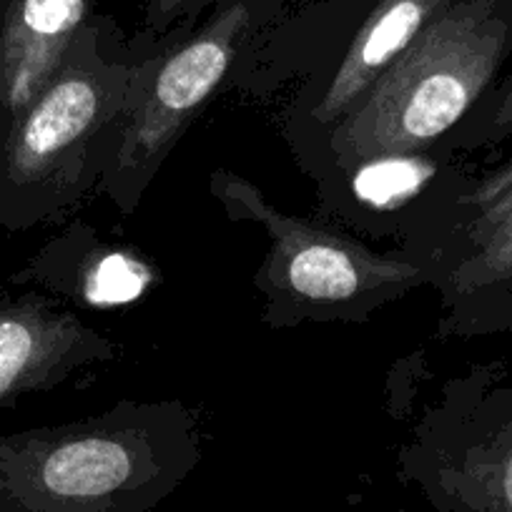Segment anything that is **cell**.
<instances>
[{
	"label": "cell",
	"mask_w": 512,
	"mask_h": 512,
	"mask_svg": "<svg viewBox=\"0 0 512 512\" xmlns=\"http://www.w3.org/2000/svg\"><path fill=\"white\" fill-rule=\"evenodd\" d=\"M204 457V420L176 397L0 435V512H151Z\"/></svg>",
	"instance_id": "1"
},
{
	"label": "cell",
	"mask_w": 512,
	"mask_h": 512,
	"mask_svg": "<svg viewBox=\"0 0 512 512\" xmlns=\"http://www.w3.org/2000/svg\"><path fill=\"white\" fill-rule=\"evenodd\" d=\"M512 56V0H452L327 136L314 186L379 161L440 151Z\"/></svg>",
	"instance_id": "2"
},
{
	"label": "cell",
	"mask_w": 512,
	"mask_h": 512,
	"mask_svg": "<svg viewBox=\"0 0 512 512\" xmlns=\"http://www.w3.org/2000/svg\"><path fill=\"white\" fill-rule=\"evenodd\" d=\"M164 38L121 46L86 26L0 144V226L28 231L98 196L111 139Z\"/></svg>",
	"instance_id": "3"
},
{
	"label": "cell",
	"mask_w": 512,
	"mask_h": 512,
	"mask_svg": "<svg viewBox=\"0 0 512 512\" xmlns=\"http://www.w3.org/2000/svg\"><path fill=\"white\" fill-rule=\"evenodd\" d=\"M209 191L226 219L259 224L267 234V254L254 274L267 327L367 322L387 304L432 284L425 251H374L334 221L287 214L236 171H211Z\"/></svg>",
	"instance_id": "4"
},
{
	"label": "cell",
	"mask_w": 512,
	"mask_h": 512,
	"mask_svg": "<svg viewBox=\"0 0 512 512\" xmlns=\"http://www.w3.org/2000/svg\"><path fill=\"white\" fill-rule=\"evenodd\" d=\"M254 28L249 0H229L186 38L161 41L113 134L98 186V196H106L118 214L131 216L139 209L186 128L216 93L229 88Z\"/></svg>",
	"instance_id": "5"
},
{
	"label": "cell",
	"mask_w": 512,
	"mask_h": 512,
	"mask_svg": "<svg viewBox=\"0 0 512 512\" xmlns=\"http://www.w3.org/2000/svg\"><path fill=\"white\" fill-rule=\"evenodd\" d=\"M397 472L437 512H512V362L447 377L412 420Z\"/></svg>",
	"instance_id": "6"
},
{
	"label": "cell",
	"mask_w": 512,
	"mask_h": 512,
	"mask_svg": "<svg viewBox=\"0 0 512 512\" xmlns=\"http://www.w3.org/2000/svg\"><path fill=\"white\" fill-rule=\"evenodd\" d=\"M450 3L374 0L342 48L324 56L284 91L287 98L277 113V126L299 169L314 159L327 136Z\"/></svg>",
	"instance_id": "7"
},
{
	"label": "cell",
	"mask_w": 512,
	"mask_h": 512,
	"mask_svg": "<svg viewBox=\"0 0 512 512\" xmlns=\"http://www.w3.org/2000/svg\"><path fill=\"white\" fill-rule=\"evenodd\" d=\"M440 297L437 334L475 339L505 334L512 312V184L485 204L455 211L422 246Z\"/></svg>",
	"instance_id": "8"
},
{
	"label": "cell",
	"mask_w": 512,
	"mask_h": 512,
	"mask_svg": "<svg viewBox=\"0 0 512 512\" xmlns=\"http://www.w3.org/2000/svg\"><path fill=\"white\" fill-rule=\"evenodd\" d=\"M123 347L88 327L48 292L0 299V412L48 392L88 367L116 362Z\"/></svg>",
	"instance_id": "9"
},
{
	"label": "cell",
	"mask_w": 512,
	"mask_h": 512,
	"mask_svg": "<svg viewBox=\"0 0 512 512\" xmlns=\"http://www.w3.org/2000/svg\"><path fill=\"white\" fill-rule=\"evenodd\" d=\"M156 277V269L134 249L111 244L86 221H73L61 236L38 249L11 282L38 287L83 307H116L144 297Z\"/></svg>",
	"instance_id": "10"
},
{
	"label": "cell",
	"mask_w": 512,
	"mask_h": 512,
	"mask_svg": "<svg viewBox=\"0 0 512 512\" xmlns=\"http://www.w3.org/2000/svg\"><path fill=\"white\" fill-rule=\"evenodd\" d=\"M91 0H8L0 23V144L88 26Z\"/></svg>",
	"instance_id": "11"
},
{
	"label": "cell",
	"mask_w": 512,
	"mask_h": 512,
	"mask_svg": "<svg viewBox=\"0 0 512 512\" xmlns=\"http://www.w3.org/2000/svg\"><path fill=\"white\" fill-rule=\"evenodd\" d=\"M507 139H512V71L497 78L495 86L467 113L437 154L462 159L472 151L505 144Z\"/></svg>",
	"instance_id": "12"
},
{
	"label": "cell",
	"mask_w": 512,
	"mask_h": 512,
	"mask_svg": "<svg viewBox=\"0 0 512 512\" xmlns=\"http://www.w3.org/2000/svg\"><path fill=\"white\" fill-rule=\"evenodd\" d=\"M510 184H512V151L507 156H502L500 161H495V164L485 166V169L467 171V176L462 179L460 189H457L455 199H452L447 216L455 214V211L470 209V206L485 204V201H490L492 196H497L502 189H507ZM442 224H445V221H442Z\"/></svg>",
	"instance_id": "13"
},
{
	"label": "cell",
	"mask_w": 512,
	"mask_h": 512,
	"mask_svg": "<svg viewBox=\"0 0 512 512\" xmlns=\"http://www.w3.org/2000/svg\"><path fill=\"white\" fill-rule=\"evenodd\" d=\"M209 3H214V0H149L146 33L151 38H166L171 33V28L194 18Z\"/></svg>",
	"instance_id": "14"
},
{
	"label": "cell",
	"mask_w": 512,
	"mask_h": 512,
	"mask_svg": "<svg viewBox=\"0 0 512 512\" xmlns=\"http://www.w3.org/2000/svg\"><path fill=\"white\" fill-rule=\"evenodd\" d=\"M6 6H8V0H0V23H3V13H6Z\"/></svg>",
	"instance_id": "15"
},
{
	"label": "cell",
	"mask_w": 512,
	"mask_h": 512,
	"mask_svg": "<svg viewBox=\"0 0 512 512\" xmlns=\"http://www.w3.org/2000/svg\"><path fill=\"white\" fill-rule=\"evenodd\" d=\"M512 332V312H510V319H507V329H505V334H510Z\"/></svg>",
	"instance_id": "16"
}]
</instances>
